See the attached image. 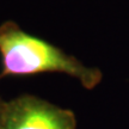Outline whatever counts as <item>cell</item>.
<instances>
[{
    "instance_id": "obj_1",
    "label": "cell",
    "mask_w": 129,
    "mask_h": 129,
    "mask_svg": "<svg viewBox=\"0 0 129 129\" xmlns=\"http://www.w3.org/2000/svg\"><path fill=\"white\" fill-rule=\"evenodd\" d=\"M0 79L62 73L77 79L86 90L97 87L103 79L99 68L84 64L53 43L22 30L12 20L0 25Z\"/></svg>"
},
{
    "instance_id": "obj_2",
    "label": "cell",
    "mask_w": 129,
    "mask_h": 129,
    "mask_svg": "<svg viewBox=\"0 0 129 129\" xmlns=\"http://www.w3.org/2000/svg\"><path fill=\"white\" fill-rule=\"evenodd\" d=\"M72 110L59 106L34 94L6 101L3 129H77Z\"/></svg>"
},
{
    "instance_id": "obj_3",
    "label": "cell",
    "mask_w": 129,
    "mask_h": 129,
    "mask_svg": "<svg viewBox=\"0 0 129 129\" xmlns=\"http://www.w3.org/2000/svg\"><path fill=\"white\" fill-rule=\"evenodd\" d=\"M5 104L6 101L0 96V129H3V122H4V112H5Z\"/></svg>"
}]
</instances>
